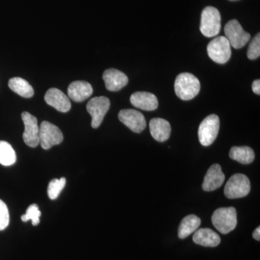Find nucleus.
I'll list each match as a JSON object with an SVG mask.
<instances>
[{"label": "nucleus", "mask_w": 260, "mask_h": 260, "mask_svg": "<svg viewBox=\"0 0 260 260\" xmlns=\"http://www.w3.org/2000/svg\"><path fill=\"white\" fill-rule=\"evenodd\" d=\"M174 90L181 100H191L200 93V80L191 73H181L176 78Z\"/></svg>", "instance_id": "nucleus-1"}, {"label": "nucleus", "mask_w": 260, "mask_h": 260, "mask_svg": "<svg viewBox=\"0 0 260 260\" xmlns=\"http://www.w3.org/2000/svg\"><path fill=\"white\" fill-rule=\"evenodd\" d=\"M212 223L219 232L227 234L237 225V210L233 207L218 208L212 215Z\"/></svg>", "instance_id": "nucleus-2"}, {"label": "nucleus", "mask_w": 260, "mask_h": 260, "mask_svg": "<svg viewBox=\"0 0 260 260\" xmlns=\"http://www.w3.org/2000/svg\"><path fill=\"white\" fill-rule=\"evenodd\" d=\"M221 16L220 12L214 7H206L201 15L200 31L206 37H213L220 32Z\"/></svg>", "instance_id": "nucleus-3"}, {"label": "nucleus", "mask_w": 260, "mask_h": 260, "mask_svg": "<svg viewBox=\"0 0 260 260\" xmlns=\"http://www.w3.org/2000/svg\"><path fill=\"white\" fill-rule=\"evenodd\" d=\"M251 190L249 178L242 174L233 175L224 188V194L229 199H238L247 196Z\"/></svg>", "instance_id": "nucleus-4"}, {"label": "nucleus", "mask_w": 260, "mask_h": 260, "mask_svg": "<svg viewBox=\"0 0 260 260\" xmlns=\"http://www.w3.org/2000/svg\"><path fill=\"white\" fill-rule=\"evenodd\" d=\"M220 119L216 114H210L202 121L198 129L200 143L203 146L213 144L218 135Z\"/></svg>", "instance_id": "nucleus-5"}, {"label": "nucleus", "mask_w": 260, "mask_h": 260, "mask_svg": "<svg viewBox=\"0 0 260 260\" xmlns=\"http://www.w3.org/2000/svg\"><path fill=\"white\" fill-rule=\"evenodd\" d=\"M207 51L210 59L218 64H225L232 56L230 43L225 37H218L212 40Z\"/></svg>", "instance_id": "nucleus-6"}, {"label": "nucleus", "mask_w": 260, "mask_h": 260, "mask_svg": "<svg viewBox=\"0 0 260 260\" xmlns=\"http://www.w3.org/2000/svg\"><path fill=\"white\" fill-rule=\"evenodd\" d=\"M63 134L59 127L49 121H43L39 126V144L44 150H49L63 141Z\"/></svg>", "instance_id": "nucleus-7"}, {"label": "nucleus", "mask_w": 260, "mask_h": 260, "mask_svg": "<svg viewBox=\"0 0 260 260\" xmlns=\"http://www.w3.org/2000/svg\"><path fill=\"white\" fill-rule=\"evenodd\" d=\"M224 32L231 46L237 49L244 47L251 39L250 34L243 29L237 20L228 22L224 28Z\"/></svg>", "instance_id": "nucleus-8"}, {"label": "nucleus", "mask_w": 260, "mask_h": 260, "mask_svg": "<svg viewBox=\"0 0 260 260\" xmlns=\"http://www.w3.org/2000/svg\"><path fill=\"white\" fill-rule=\"evenodd\" d=\"M110 106V101L105 96L95 97L89 101L87 111L92 117V127L96 129L100 126Z\"/></svg>", "instance_id": "nucleus-9"}, {"label": "nucleus", "mask_w": 260, "mask_h": 260, "mask_svg": "<svg viewBox=\"0 0 260 260\" xmlns=\"http://www.w3.org/2000/svg\"><path fill=\"white\" fill-rule=\"evenodd\" d=\"M21 116L25 126L24 143L30 148H36L39 145V126L37 117L27 112H23Z\"/></svg>", "instance_id": "nucleus-10"}, {"label": "nucleus", "mask_w": 260, "mask_h": 260, "mask_svg": "<svg viewBox=\"0 0 260 260\" xmlns=\"http://www.w3.org/2000/svg\"><path fill=\"white\" fill-rule=\"evenodd\" d=\"M119 120L135 133H140L146 127L143 114L135 109H123L118 115Z\"/></svg>", "instance_id": "nucleus-11"}, {"label": "nucleus", "mask_w": 260, "mask_h": 260, "mask_svg": "<svg viewBox=\"0 0 260 260\" xmlns=\"http://www.w3.org/2000/svg\"><path fill=\"white\" fill-rule=\"evenodd\" d=\"M44 99L47 104L59 112H68L71 109L69 98L59 89L53 88L48 90Z\"/></svg>", "instance_id": "nucleus-12"}, {"label": "nucleus", "mask_w": 260, "mask_h": 260, "mask_svg": "<svg viewBox=\"0 0 260 260\" xmlns=\"http://www.w3.org/2000/svg\"><path fill=\"white\" fill-rule=\"evenodd\" d=\"M103 80L109 91H118L126 86L129 82L128 77L124 73L113 68L104 72Z\"/></svg>", "instance_id": "nucleus-13"}, {"label": "nucleus", "mask_w": 260, "mask_h": 260, "mask_svg": "<svg viewBox=\"0 0 260 260\" xmlns=\"http://www.w3.org/2000/svg\"><path fill=\"white\" fill-rule=\"evenodd\" d=\"M225 175L219 164H213L208 169L203 184V190L212 191L216 190L223 185Z\"/></svg>", "instance_id": "nucleus-14"}, {"label": "nucleus", "mask_w": 260, "mask_h": 260, "mask_svg": "<svg viewBox=\"0 0 260 260\" xmlns=\"http://www.w3.org/2000/svg\"><path fill=\"white\" fill-rule=\"evenodd\" d=\"M130 102L138 109L144 111L155 110L158 107V101L154 94L149 92H136L130 97Z\"/></svg>", "instance_id": "nucleus-15"}, {"label": "nucleus", "mask_w": 260, "mask_h": 260, "mask_svg": "<svg viewBox=\"0 0 260 260\" xmlns=\"http://www.w3.org/2000/svg\"><path fill=\"white\" fill-rule=\"evenodd\" d=\"M150 131L152 137L157 141L162 143L170 138L172 127L169 121L161 118H154L150 121Z\"/></svg>", "instance_id": "nucleus-16"}, {"label": "nucleus", "mask_w": 260, "mask_h": 260, "mask_svg": "<svg viewBox=\"0 0 260 260\" xmlns=\"http://www.w3.org/2000/svg\"><path fill=\"white\" fill-rule=\"evenodd\" d=\"M68 95L75 102H82L86 100L93 93V88L88 82H73L68 87Z\"/></svg>", "instance_id": "nucleus-17"}, {"label": "nucleus", "mask_w": 260, "mask_h": 260, "mask_svg": "<svg viewBox=\"0 0 260 260\" xmlns=\"http://www.w3.org/2000/svg\"><path fill=\"white\" fill-rule=\"evenodd\" d=\"M193 242L198 245L215 247L220 243V236L210 229H200L194 232Z\"/></svg>", "instance_id": "nucleus-18"}, {"label": "nucleus", "mask_w": 260, "mask_h": 260, "mask_svg": "<svg viewBox=\"0 0 260 260\" xmlns=\"http://www.w3.org/2000/svg\"><path fill=\"white\" fill-rule=\"evenodd\" d=\"M200 224L201 220L195 215H189L183 218L178 229L179 239H184L189 237L199 229Z\"/></svg>", "instance_id": "nucleus-19"}, {"label": "nucleus", "mask_w": 260, "mask_h": 260, "mask_svg": "<svg viewBox=\"0 0 260 260\" xmlns=\"http://www.w3.org/2000/svg\"><path fill=\"white\" fill-rule=\"evenodd\" d=\"M229 156L233 160L242 164H250L255 158L254 150L250 147H233L231 149Z\"/></svg>", "instance_id": "nucleus-20"}, {"label": "nucleus", "mask_w": 260, "mask_h": 260, "mask_svg": "<svg viewBox=\"0 0 260 260\" xmlns=\"http://www.w3.org/2000/svg\"><path fill=\"white\" fill-rule=\"evenodd\" d=\"M9 88L23 98H31L34 94V88L26 80L21 78H13L9 80L8 83Z\"/></svg>", "instance_id": "nucleus-21"}, {"label": "nucleus", "mask_w": 260, "mask_h": 260, "mask_svg": "<svg viewBox=\"0 0 260 260\" xmlns=\"http://www.w3.org/2000/svg\"><path fill=\"white\" fill-rule=\"evenodd\" d=\"M16 154L13 147L5 141H0V164L10 167L16 162Z\"/></svg>", "instance_id": "nucleus-22"}, {"label": "nucleus", "mask_w": 260, "mask_h": 260, "mask_svg": "<svg viewBox=\"0 0 260 260\" xmlns=\"http://www.w3.org/2000/svg\"><path fill=\"white\" fill-rule=\"evenodd\" d=\"M66 185V179H54L49 182L48 186V196L51 200H55L60 194L61 191Z\"/></svg>", "instance_id": "nucleus-23"}, {"label": "nucleus", "mask_w": 260, "mask_h": 260, "mask_svg": "<svg viewBox=\"0 0 260 260\" xmlns=\"http://www.w3.org/2000/svg\"><path fill=\"white\" fill-rule=\"evenodd\" d=\"M42 215L39 206L37 204H32L28 207L26 213L21 216V220L23 222H27L31 220L32 225H39L40 223V216Z\"/></svg>", "instance_id": "nucleus-24"}, {"label": "nucleus", "mask_w": 260, "mask_h": 260, "mask_svg": "<svg viewBox=\"0 0 260 260\" xmlns=\"http://www.w3.org/2000/svg\"><path fill=\"white\" fill-rule=\"evenodd\" d=\"M260 56V35L256 34L252 39L247 51V56L251 60L257 59Z\"/></svg>", "instance_id": "nucleus-25"}, {"label": "nucleus", "mask_w": 260, "mask_h": 260, "mask_svg": "<svg viewBox=\"0 0 260 260\" xmlns=\"http://www.w3.org/2000/svg\"><path fill=\"white\" fill-rule=\"evenodd\" d=\"M10 215L6 204L0 200V231L4 230L9 225Z\"/></svg>", "instance_id": "nucleus-26"}, {"label": "nucleus", "mask_w": 260, "mask_h": 260, "mask_svg": "<svg viewBox=\"0 0 260 260\" xmlns=\"http://www.w3.org/2000/svg\"><path fill=\"white\" fill-rule=\"evenodd\" d=\"M252 90L253 92L254 93L257 94V95H259L260 94V80H255L254 82H253L252 85Z\"/></svg>", "instance_id": "nucleus-27"}, {"label": "nucleus", "mask_w": 260, "mask_h": 260, "mask_svg": "<svg viewBox=\"0 0 260 260\" xmlns=\"http://www.w3.org/2000/svg\"><path fill=\"white\" fill-rule=\"evenodd\" d=\"M252 237L256 241H260V227H257L253 232Z\"/></svg>", "instance_id": "nucleus-28"}]
</instances>
